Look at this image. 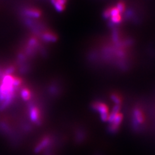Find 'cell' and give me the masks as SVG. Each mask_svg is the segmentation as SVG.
<instances>
[{"label": "cell", "instance_id": "8992f818", "mask_svg": "<svg viewBox=\"0 0 155 155\" xmlns=\"http://www.w3.org/2000/svg\"><path fill=\"white\" fill-rule=\"evenodd\" d=\"M25 12L27 16L33 18H39L42 15V12L41 11L34 8H28L25 10Z\"/></svg>", "mask_w": 155, "mask_h": 155}, {"label": "cell", "instance_id": "9c48e42d", "mask_svg": "<svg viewBox=\"0 0 155 155\" xmlns=\"http://www.w3.org/2000/svg\"><path fill=\"white\" fill-rule=\"evenodd\" d=\"M52 4L56 9V10L58 12H62L65 10L66 6L62 5L60 2H59L57 0H51Z\"/></svg>", "mask_w": 155, "mask_h": 155}, {"label": "cell", "instance_id": "ba28073f", "mask_svg": "<svg viewBox=\"0 0 155 155\" xmlns=\"http://www.w3.org/2000/svg\"><path fill=\"white\" fill-rule=\"evenodd\" d=\"M20 95L21 98L25 101H29L31 97H32V93L30 91V90L28 88H21L20 91Z\"/></svg>", "mask_w": 155, "mask_h": 155}, {"label": "cell", "instance_id": "5b68a950", "mask_svg": "<svg viewBox=\"0 0 155 155\" xmlns=\"http://www.w3.org/2000/svg\"><path fill=\"white\" fill-rule=\"evenodd\" d=\"M51 142V139L48 137L44 138L35 148V152L37 153L41 151L44 148L47 147Z\"/></svg>", "mask_w": 155, "mask_h": 155}, {"label": "cell", "instance_id": "52a82bcc", "mask_svg": "<svg viewBox=\"0 0 155 155\" xmlns=\"http://www.w3.org/2000/svg\"><path fill=\"white\" fill-rule=\"evenodd\" d=\"M41 36L43 40L46 42H55L58 39L57 36L50 31L44 32Z\"/></svg>", "mask_w": 155, "mask_h": 155}, {"label": "cell", "instance_id": "30bf717a", "mask_svg": "<svg viewBox=\"0 0 155 155\" xmlns=\"http://www.w3.org/2000/svg\"><path fill=\"white\" fill-rule=\"evenodd\" d=\"M37 43H38L37 40L36 38H35L34 37L30 38L28 42L29 48L35 47L37 45Z\"/></svg>", "mask_w": 155, "mask_h": 155}, {"label": "cell", "instance_id": "8fae6325", "mask_svg": "<svg viewBox=\"0 0 155 155\" xmlns=\"http://www.w3.org/2000/svg\"><path fill=\"white\" fill-rule=\"evenodd\" d=\"M22 83V79L18 77V76H14L13 81V86L15 87H17L20 86Z\"/></svg>", "mask_w": 155, "mask_h": 155}, {"label": "cell", "instance_id": "7c38bea8", "mask_svg": "<svg viewBox=\"0 0 155 155\" xmlns=\"http://www.w3.org/2000/svg\"><path fill=\"white\" fill-rule=\"evenodd\" d=\"M15 71V67L13 66H11L5 69V73L6 75H12Z\"/></svg>", "mask_w": 155, "mask_h": 155}, {"label": "cell", "instance_id": "6da1fadb", "mask_svg": "<svg viewBox=\"0 0 155 155\" xmlns=\"http://www.w3.org/2000/svg\"><path fill=\"white\" fill-rule=\"evenodd\" d=\"M125 10L123 3L119 2L116 6L108 8L104 12V17L110 19L113 24H120L122 20V13Z\"/></svg>", "mask_w": 155, "mask_h": 155}, {"label": "cell", "instance_id": "3957f363", "mask_svg": "<svg viewBox=\"0 0 155 155\" xmlns=\"http://www.w3.org/2000/svg\"><path fill=\"white\" fill-rule=\"evenodd\" d=\"M28 111L30 120L37 125L40 124V112L39 108L35 106L33 103H30L28 106Z\"/></svg>", "mask_w": 155, "mask_h": 155}, {"label": "cell", "instance_id": "7a4b0ae2", "mask_svg": "<svg viewBox=\"0 0 155 155\" xmlns=\"http://www.w3.org/2000/svg\"><path fill=\"white\" fill-rule=\"evenodd\" d=\"M93 107L94 110L99 113L102 120L104 121H108L110 114L109 113V108L105 103L101 102H96L94 103Z\"/></svg>", "mask_w": 155, "mask_h": 155}, {"label": "cell", "instance_id": "277c9868", "mask_svg": "<svg viewBox=\"0 0 155 155\" xmlns=\"http://www.w3.org/2000/svg\"><path fill=\"white\" fill-rule=\"evenodd\" d=\"M133 120L136 126H140L144 123L145 116L143 112L140 109H136L134 111Z\"/></svg>", "mask_w": 155, "mask_h": 155}]
</instances>
